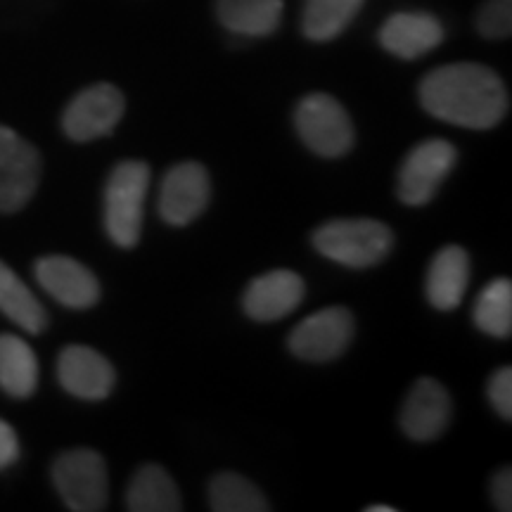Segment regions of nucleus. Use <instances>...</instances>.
<instances>
[{
	"instance_id": "7",
	"label": "nucleus",
	"mask_w": 512,
	"mask_h": 512,
	"mask_svg": "<svg viewBox=\"0 0 512 512\" xmlns=\"http://www.w3.org/2000/svg\"><path fill=\"white\" fill-rule=\"evenodd\" d=\"M126 100L112 83H95L69 102L62 117V128L76 143L110 136L124 117Z\"/></svg>"
},
{
	"instance_id": "11",
	"label": "nucleus",
	"mask_w": 512,
	"mask_h": 512,
	"mask_svg": "<svg viewBox=\"0 0 512 512\" xmlns=\"http://www.w3.org/2000/svg\"><path fill=\"white\" fill-rule=\"evenodd\" d=\"M57 377L69 394L83 401L107 399L117 382L112 363L95 349L81 344L62 349L57 358Z\"/></svg>"
},
{
	"instance_id": "13",
	"label": "nucleus",
	"mask_w": 512,
	"mask_h": 512,
	"mask_svg": "<svg viewBox=\"0 0 512 512\" xmlns=\"http://www.w3.org/2000/svg\"><path fill=\"white\" fill-rule=\"evenodd\" d=\"M451 422V396L437 380L422 377L413 384L401 408V430L413 441H434Z\"/></svg>"
},
{
	"instance_id": "22",
	"label": "nucleus",
	"mask_w": 512,
	"mask_h": 512,
	"mask_svg": "<svg viewBox=\"0 0 512 512\" xmlns=\"http://www.w3.org/2000/svg\"><path fill=\"white\" fill-rule=\"evenodd\" d=\"M209 508L214 512H266L271 505L249 479L223 472L211 479Z\"/></svg>"
},
{
	"instance_id": "1",
	"label": "nucleus",
	"mask_w": 512,
	"mask_h": 512,
	"mask_svg": "<svg viewBox=\"0 0 512 512\" xmlns=\"http://www.w3.org/2000/svg\"><path fill=\"white\" fill-rule=\"evenodd\" d=\"M420 102L432 117L465 128H494L508 114V88L494 69L475 62L437 67L420 81Z\"/></svg>"
},
{
	"instance_id": "5",
	"label": "nucleus",
	"mask_w": 512,
	"mask_h": 512,
	"mask_svg": "<svg viewBox=\"0 0 512 512\" xmlns=\"http://www.w3.org/2000/svg\"><path fill=\"white\" fill-rule=\"evenodd\" d=\"M53 482L64 505L74 512H100L107 508L110 484L107 465L91 448L62 453L53 465Z\"/></svg>"
},
{
	"instance_id": "9",
	"label": "nucleus",
	"mask_w": 512,
	"mask_h": 512,
	"mask_svg": "<svg viewBox=\"0 0 512 512\" xmlns=\"http://www.w3.org/2000/svg\"><path fill=\"white\" fill-rule=\"evenodd\" d=\"M354 339V316L342 306L323 309L304 318L290 335L294 356L311 363H325L342 356Z\"/></svg>"
},
{
	"instance_id": "6",
	"label": "nucleus",
	"mask_w": 512,
	"mask_h": 512,
	"mask_svg": "<svg viewBox=\"0 0 512 512\" xmlns=\"http://www.w3.org/2000/svg\"><path fill=\"white\" fill-rule=\"evenodd\" d=\"M456 162L458 150L448 140H422L408 152L399 169V200L408 207L432 202Z\"/></svg>"
},
{
	"instance_id": "17",
	"label": "nucleus",
	"mask_w": 512,
	"mask_h": 512,
	"mask_svg": "<svg viewBox=\"0 0 512 512\" xmlns=\"http://www.w3.org/2000/svg\"><path fill=\"white\" fill-rule=\"evenodd\" d=\"M216 15L230 34L271 36L283 19V0H216Z\"/></svg>"
},
{
	"instance_id": "23",
	"label": "nucleus",
	"mask_w": 512,
	"mask_h": 512,
	"mask_svg": "<svg viewBox=\"0 0 512 512\" xmlns=\"http://www.w3.org/2000/svg\"><path fill=\"white\" fill-rule=\"evenodd\" d=\"M475 323L486 335L508 339L512 332V283L498 278L489 283L477 297Z\"/></svg>"
},
{
	"instance_id": "27",
	"label": "nucleus",
	"mask_w": 512,
	"mask_h": 512,
	"mask_svg": "<svg viewBox=\"0 0 512 512\" xmlns=\"http://www.w3.org/2000/svg\"><path fill=\"white\" fill-rule=\"evenodd\" d=\"M19 458V441L17 434L5 420H0V470L15 463Z\"/></svg>"
},
{
	"instance_id": "2",
	"label": "nucleus",
	"mask_w": 512,
	"mask_h": 512,
	"mask_svg": "<svg viewBox=\"0 0 512 512\" xmlns=\"http://www.w3.org/2000/svg\"><path fill=\"white\" fill-rule=\"evenodd\" d=\"M313 245L337 264L370 268L387 259L394 247V235L375 219H335L313 233Z\"/></svg>"
},
{
	"instance_id": "20",
	"label": "nucleus",
	"mask_w": 512,
	"mask_h": 512,
	"mask_svg": "<svg viewBox=\"0 0 512 512\" xmlns=\"http://www.w3.org/2000/svg\"><path fill=\"white\" fill-rule=\"evenodd\" d=\"M0 311L22 330L38 335L46 330L48 313L19 275L0 261Z\"/></svg>"
},
{
	"instance_id": "21",
	"label": "nucleus",
	"mask_w": 512,
	"mask_h": 512,
	"mask_svg": "<svg viewBox=\"0 0 512 512\" xmlns=\"http://www.w3.org/2000/svg\"><path fill=\"white\" fill-rule=\"evenodd\" d=\"M366 0H306L302 29L316 43L332 41L354 22Z\"/></svg>"
},
{
	"instance_id": "24",
	"label": "nucleus",
	"mask_w": 512,
	"mask_h": 512,
	"mask_svg": "<svg viewBox=\"0 0 512 512\" xmlns=\"http://www.w3.org/2000/svg\"><path fill=\"white\" fill-rule=\"evenodd\" d=\"M477 31L491 41L512 34V0H486L477 15Z\"/></svg>"
},
{
	"instance_id": "18",
	"label": "nucleus",
	"mask_w": 512,
	"mask_h": 512,
	"mask_svg": "<svg viewBox=\"0 0 512 512\" xmlns=\"http://www.w3.org/2000/svg\"><path fill=\"white\" fill-rule=\"evenodd\" d=\"M126 508L131 512H178L183 503L164 467L143 465L128 484Z\"/></svg>"
},
{
	"instance_id": "14",
	"label": "nucleus",
	"mask_w": 512,
	"mask_h": 512,
	"mask_svg": "<svg viewBox=\"0 0 512 512\" xmlns=\"http://www.w3.org/2000/svg\"><path fill=\"white\" fill-rule=\"evenodd\" d=\"M306 294L304 280L294 271H268L249 283L245 297H242V309L249 318L259 323H271L280 320L302 304Z\"/></svg>"
},
{
	"instance_id": "16",
	"label": "nucleus",
	"mask_w": 512,
	"mask_h": 512,
	"mask_svg": "<svg viewBox=\"0 0 512 512\" xmlns=\"http://www.w3.org/2000/svg\"><path fill=\"white\" fill-rule=\"evenodd\" d=\"M470 283V259L463 247H444L432 259L427 271L425 292L434 309L453 311L465 297Z\"/></svg>"
},
{
	"instance_id": "8",
	"label": "nucleus",
	"mask_w": 512,
	"mask_h": 512,
	"mask_svg": "<svg viewBox=\"0 0 512 512\" xmlns=\"http://www.w3.org/2000/svg\"><path fill=\"white\" fill-rule=\"evenodd\" d=\"M41 181V157L36 147L0 126V211L12 214L27 204Z\"/></svg>"
},
{
	"instance_id": "19",
	"label": "nucleus",
	"mask_w": 512,
	"mask_h": 512,
	"mask_svg": "<svg viewBox=\"0 0 512 512\" xmlns=\"http://www.w3.org/2000/svg\"><path fill=\"white\" fill-rule=\"evenodd\" d=\"M38 387L36 354L17 335H0V389L15 399H27Z\"/></svg>"
},
{
	"instance_id": "28",
	"label": "nucleus",
	"mask_w": 512,
	"mask_h": 512,
	"mask_svg": "<svg viewBox=\"0 0 512 512\" xmlns=\"http://www.w3.org/2000/svg\"><path fill=\"white\" fill-rule=\"evenodd\" d=\"M368 512H394L392 505H370V508H366Z\"/></svg>"
},
{
	"instance_id": "26",
	"label": "nucleus",
	"mask_w": 512,
	"mask_h": 512,
	"mask_svg": "<svg viewBox=\"0 0 512 512\" xmlns=\"http://www.w3.org/2000/svg\"><path fill=\"white\" fill-rule=\"evenodd\" d=\"M491 498H494L496 508L508 512L512 510V472L510 467L498 472L494 477V484H491Z\"/></svg>"
},
{
	"instance_id": "25",
	"label": "nucleus",
	"mask_w": 512,
	"mask_h": 512,
	"mask_svg": "<svg viewBox=\"0 0 512 512\" xmlns=\"http://www.w3.org/2000/svg\"><path fill=\"white\" fill-rule=\"evenodd\" d=\"M489 401L503 420H512V370L501 368L489 380Z\"/></svg>"
},
{
	"instance_id": "3",
	"label": "nucleus",
	"mask_w": 512,
	"mask_h": 512,
	"mask_svg": "<svg viewBox=\"0 0 512 512\" xmlns=\"http://www.w3.org/2000/svg\"><path fill=\"white\" fill-rule=\"evenodd\" d=\"M150 166L138 159H126L114 166L105 188V228L114 245L131 249L143 233V207Z\"/></svg>"
},
{
	"instance_id": "12",
	"label": "nucleus",
	"mask_w": 512,
	"mask_h": 512,
	"mask_svg": "<svg viewBox=\"0 0 512 512\" xmlns=\"http://www.w3.org/2000/svg\"><path fill=\"white\" fill-rule=\"evenodd\" d=\"M36 280L57 302L69 309H91L100 299L98 278L69 256H43L36 261Z\"/></svg>"
},
{
	"instance_id": "10",
	"label": "nucleus",
	"mask_w": 512,
	"mask_h": 512,
	"mask_svg": "<svg viewBox=\"0 0 512 512\" xmlns=\"http://www.w3.org/2000/svg\"><path fill=\"white\" fill-rule=\"evenodd\" d=\"M211 181L197 162H181L164 176L159 190V214L169 226H188L207 209Z\"/></svg>"
},
{
	"instance_id": "4",
	"label": "nucleus",
	"mask_w": 512,
	"mask_h": 512,
	"mask_svg": "<svg viewBox=\"0 0 512 512\" xmlns=\"http://www.w3.org/2000/svg\"><path fill=\"white\" fill-rule=\"evenodd\" d=\"M294 126L306 147L325 159L344 157L354 147V124L332 95H306L294 112Z\"/></svg>"
},
{
	"instance_id": "15",
	"label": "nucleus",
	"mask_w": 512,
	"mask_h": 512,
	"mask_svg": "<svg viewBox=\"0 0 512 512\" xmlns=\"http://www.w3.org/2000/svg\"><path fill=\"white\" fill-rule=\"evenodd\" d=\"M444 41V27L430 12H396L382 24L380 43L401 60H418Z\"/></svg>"
}]
</instances>
